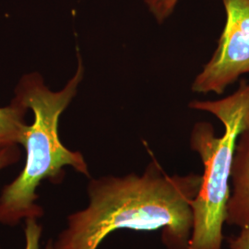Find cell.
<instances>
[{
  "label": "cell",
  "instance_id": "obj_1",
  "mask_svg": "<svg viewBox=\"0 0 249 249\" xmlns=\"http://www.w3.org/2000/svg\"><path fill=\"white\" fill-rule=\"evenodd\" d=\"M202 176H168L152 160L142 176H107L88 184V205L68 216L55 249H97L121 229L162 230L169 249H188L193 228L191 203Z\"/></svg>",
  "mask_w": 249,
  "mask_h": 249
},
{
  "label": "cell",
  "instance_id": "obj_2",
  "mask_svg": "<svg viewBox=\"0 0 249 249\" xmlns=\"http://www.w3.org/2000/svg\"><path fill=\"white\" fill-rule=\"evenodd\" d=\"M83 77L84 66L78 51L77 71L60 90L49 89L37 72L25 74L18 80L14 98L33 112L34 122L28 124L20 142L25 150L23 168L0 193V223L15 226L27 218L40 219L44 209L37 203V189L45 180L61 183L65 167L89 177L81 152L68 149L58 134L59 118L76 96Z\"/></svg>",
  "mask_w": 249,
  "mask_h": 249
},
{
  "label": "cell",
  "instance_id": "obj_3",
  "mask_svg": "<svg viewBox=\"0 0 249 249\" xmlns=\"http://www.w3.org/2000/svg\"><path fill=\"white\" fill-rule=\"evenodd\" d=\"M189 107L216 116L224 125V133L217 137L207 122L196 123L191 132V148L200 156L204 174L191 203L193 228L188 249H222L234 149L249 124V83L242 80L231 95L217 101H193Z\"/></svg>",
  "mask_w": 249,
  "mask_h": 249
},
{
  "label": "cell",
  "instance_id": "obj_4",
  "mask_svg": "<svg viewBox=\"0 0 249 249\" xmlns=\"http://www.w3.org/2000/svg\"><path fill=\"white\" fill-rule=\"evenodd\" d=\"M226 23L217 49L192 83V90L220 95L249 74V0H223Z\"/></svg>",
  "mask_w": 249,
  "mask_h": 249
},
{
  "label": "cell",
  "instance_id": "obj_5",
  "mask_svg": "<svg viewBox=\"0 0 249 249\" xmlns=\"http://www.w3.org/2000/svg\"><path fill=\"white\" fill-rule=\"evenodd\" d=\"M231 193L226 223L249 229V124L241 132L231 164Z\"/></svg>",
  "mask_w": 249,
  "mask_h": 249
},
{
  "label": "cell",
  "instance_id": "obj_6",
  "mask_svg": "<svg viewBox=\"0 0 249 249\" xmlns=\"http://www.w3.org/2000/svg\"><path fill=\"white\" fill-rule=\"evenodd\" d=\"M28 109L16 99L8 107H0V151L13 145H20L28 124Z\"/></svg>",
  "mask_w": 249,
  "mask_h": 249
},
{
  "label": "cell",
  "instance_id": "obj_7",
  "mask_svg": "<svg viewBox=\"0 0 249 249\" xmlns=\"http://www.w3.org/2000/svg\"><path fill=\"white\" fill-rule=\"evenodd\" d=\"M39 219L31 217L24 220V237L25 247L24 249H42L40 241L43 233V226L38 222ZM45 249H55L53 246V239L47 242Z\"/></svg>",
  "mask_w": 249,
  "mask_h": 249
},
{
  "label": "cell",
  "instance_id": "obj_8",
  "mask_svg": "<svg viewBox=\"0 0 249 249\" xmlns=\"http://www.w3.org/2000/svg\"><path fill=\"white\" fill-rule=\"evenodd\" d=\"M178 0H145L146 5L159 23L169 17Z\"/></svg>",
  "mask_w": 249,
  "mask_h": 249
},
{
  "label": "cell",
  "instance_id": "obj_9",
  "mask_svg": "<svg viewBox=\"0 0 249 249\" xmlns=\"http://www.w3.org/2000/svg\"><path fill=\"white\" fill-rule=\"evenodd\" d=\"M18 146H9L0 151V172L18 162L20 158V151Z\"/></svg>",
  "mask_w": 249,
  "mask_h": 249
},
{
  "label": "cell",
  "instance_id": "obj_10",
  "mask_svg": "<svg viewBox=\"0 0 249 249\" xmlns=\"http://www.w3.org/2000/svg\"><path fill=\"white\" fill-rule=\"evenodd\" d=\"M231 249H249V229L241 230L240 234L229 240Z\"/></svg>",
  "mask_w": 249,
  "mask_h": 249
}]
</instances>
